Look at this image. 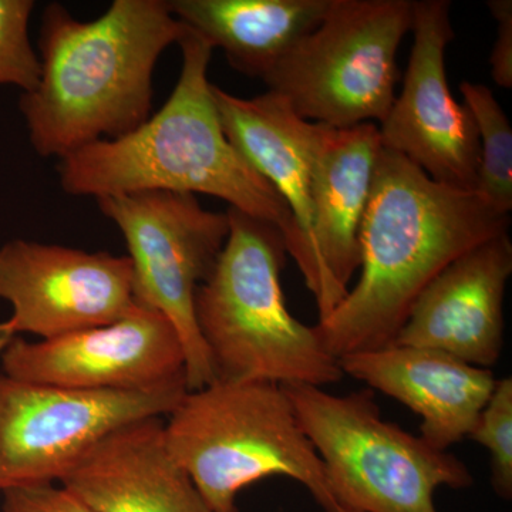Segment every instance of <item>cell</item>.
<instances>
[{
  "instance_id": "obj_23",
  "label": "cell",
  "mask_w": 512,
  "mask_h": 512,
  "mask_svg": "<svg viewBox=\"0 0 512 512\" xmlns=\"http://www.w3.org/2000/svg\"><path fill=\"white\" fill-rule=\"evenodd\" d=\"M487 8L495 22V42L491 52V76L503 89L512 87V2L511 0H490Z\"/></svg>"
},
{
  "instance_id": "obj_3",
  "label": "cell",
  "mask_w": 512,
  "mask_h": 512,
  "mask_svg": "<svg viewBox=\"0 0 512 512\" xmlns=\"http://www.w3.org/2000/svg\"><path fill=\"white\" fill-rule=\"evenodd\" d=\"M178 45L183 66L164 106L126 136L62 158L63 191L96 200L143 191L211 195L275 225L292 256L298 238L288 205L225 136L208 80L214 49L188 28Z\"/></svg>"
},
{
  "instance_id": "obj_11",
  "label": "cell",
  "mask_w": 512,
  "mask_h": 512,
  "mask_svg": "<svg viewBox=\"0 0 512 512\" xmlns=\"http://www.w3.org/2000/svg\"><path fill=\"white\" fill-rule=\"evenodd\" d=\"M450 10L448 0L412 3V53L402 93L380 124V143L436 183L476 191V123L467 107L454 100L447 83L446 49L454 39Z\"/></svg>"
},
{
  "instance_id": "obj_12",
  "label": "cell",
  "mask_w": 512,
  "mask_h": 512,
  "mask_svg": "<svg viewBox=\"0 0 512 512\" xmlns=\"http://www.w3.org/2000/svg\"><path fill=\"white\" fill-rule=\"evenodd\" d=\"M2 367L12 379L64 389L147 392L187 386L177 330L163 315L140 305L99 328L39 342L13 338L3 349Z\"/></svg>"
},
{
  "instance_id": "obj_4",
  "label": "cell",
  "mask_w": 512,
  "mask_h": 512,
  "mask_svg": "<svg viewBox=\"0 0 512 512\" xmlns=\"http://www.w3.org/2000/svg\"><path fill=\"white\" fill-rule=\"evenodd\" d=\"M227 241L195 292L194 312L215 380L325 387L345 377L315 326L289 312L282 291L284 235L271 222L227 211Z\"/></svg>"
},
{
  "instance_id": "obj_7",
  "label": "cell",
  "mask_w": 512,
  "mask_h": 512,
  "mask_svg": "<svg viewBox=\"0 0 512 512\" xmlns=\"http://www.w3.org/2000/svg\"><path fill=\"white\" fill-rule=\"evenodd\" d=\"M412 0H332L329 12L264 82L303 120L335 128L380 124L396 99L397 52Z\"/></svg>"
},
{
  "instance_id": "obj_9",
  "label": "cell",
  "mask_w": 512,
  "mask_h": 512,
  "mask_svg": "<svg viewBox=\"0 0 512 512\" xmlns=\"http://www.w3.org/2000/svg\"><path fill=\"white\" fill-rule=\"evenodd\" d=\"M185 384L147 392L77 390L0 375V494L57 484L111 431L168 416Z\"/></svg>"
},
{
  "instance_id": "obj_13",
  "label": "cell",
  "mask_w": 512,
  "mask_h": 512,
  "mask_svg": "<svg viewBox=\"0 0 512 512\" xmlns=\"http://www.w3.org/2000/svg\"><path fill=\"white\" fill-rule=\"evenodd\" d=\"M229 143L288 205L295 224L293 261L315 296L319 322L345 298L320 259L312 222V153L316 123L303 120L281 96L266 92L242 99L212 86Z\"/></svg>"
},
{
  "instance_id": "obj_14",
  "label": "cell",
  "mask_w": 512,
  "mask_h": 512,
  "mask_svg": "<svg viewBox=\"0 0 512 512\" xmlns=\"http://www.w3.org/2000/svg\"><path fill=\"white\" fill-rule=\"evenodd\" d=\"M512 274L510 235L461 255L419 296L393 345L439 350L491 369L504 348V301Z\"/></svg>"
},
{
  "instance_id": "obj_24",
  "label": "cell",
  "mask_w": 512,
  "mask_h": 512,
  "mask_svg": "<svg viewBox=\"0 0 512 512\" xmlns=\"http://www.w3.org/2000/svg\"><path fill=\"white\" fill-rule=\"evenodd\" d=\"M10 340H12V338H9V336L5 335V333L2 332V329H0V352H3V349L8 346Z\"/></svg>"
},
{
  "instance_id": "obj_19",
  "label": "cell",
  "mask_w": 512,
  "mask_h": 512,
  "mask_svg": "<svg viewBox=\"0 0 512 512\" xmlns=\"http://www.w3.org/2000/svg\"><path fill=\"white\" fill-rule=\"evenodd\" d=\"M464 106L476 123L480 141V168L476 192L493 210H512V128L503 107L485 84H460Z\"/></svg>"
},
{
  "instance_id": "obj_8",
  "label": "cell",
  "mask_w": 512,
  "mask_h": 512,
  "mask_svg": "<svg viewBox=\"0 0 512 512\" xmlns=\"http://www.w3.org/2000/svg\"><path fill=\"white\" fill-rule=\"evenodd\" d=\"M97 204L126 239L138 305L170 320L180 336L188 392L215 382L194 299L227 241V212L205 210L195 195L170 191L111 195Z\"/></svg>"
},
{
  "instance_id": "obj_18",
  "label": "cell",
  "mask_w": 512,
  "mask_h": 512,
  "mask_svg": "<svg viewBox=\"0 0 512 512\" xmlns=\"http://www.w3.org/2000/svg\"><path fill=\"white\" fill-rule=\"evenodd\" d=\"M171 12L220 47L239 73L264 80L329 12L332 0H171Z\"/></svg>"
},
{
  "instance_id": "obj_10",
  "label": "cell",
  "mask_w": 512,
  "mask_h": 512,
  "mask_svg": "<svg viewBox=\"0 0 512 512\" xmlns=\"http://www.w3.org/2000/svg\"><path fill=\"white\" fill-rule=\"evenodd\" d=\"M133 281L128 256L13 239L0 248V299L12 306L0 329L50 340L110 325L136 311Z\"/></svg>"
},
{
  "instance_id": "obj_20",
  "label": "cell",
  "mask_w": 512,
  "mask_h": 512,
  "mask_svg": "<svg viewBox=\"0 0 512 512\" xmlns=\"http://www.w3.org/2000/svg\"><path fill=\"white\" fill-rule=\"evenodd\" d=\"M468 439L490 453L491 485L498 497H512V379H498Z\"/></svg>"
},
{
  "instance_id": "obj_1",
  "label": "cell",
  "mask_w": 512,
  "mask_h": 512,
  "mask_svg": "<svg viewBox=\"0 0 512 512\" xmlns=\"http://www.w3.org/2000/svg\"><path fill=\"white\" fill-rule=\"evenodd\" d=\"M510 224L476 191L436 183L382 148L360 227L359 281L315 326L323 348L339 360L393 345L424 289Z\"/></svg>"
},
{
  "instance_id": "obj_22",
  "label": "cell",
  "mask_w": 512,
  "mask_h": 512,
  "mask_svg": "<svg viewBox=\"0 0 512 512\" xmlns=\"http://www.w3.org/2000/svg\"><path fill=\"white\" fill-rule=\"evenodd\" d=\"M2 497L0 512H94L62 484L9 488Z\"/></svg>"
},
{
  "instance_id": "obj_15",
  "label": "cell",
  "mask_w": 512,
  "mask_h": 512,
  "mask_svg": "<svg viewBox=\"0 0 512 512\" xmlns=\"http://www.w3.org/2000/svg\"><path fill=\"white\" fill-rule=\"evenodd\" d=\"M339 363L345 375L416 413L421 439L440 451L468 439L498 380L491 369L412 346L353 353Z\"/></svg>"
},
{
  "instance_id": "obj_17",
  "label": "cell",
  "mask_w": 512,
  "mask_h": 512,
  "mask_svg": "<svg viewBox=\"0 0 512 512\" xmlns=\"http://www.w3.org/2000/svg\"><path fill=\"white\" fill-rule=\"evenodd\" d=\"M380 143L379 127L335 128L316 123L312 153L313 234L325 271L343 296L360 266L359 234Z\"/></svg>"
},
{
  "instance_id": "obj_2",
  "label": "cell",
  "mask_w": 512,
  "mask_h": 512,
  "mask_svg": "<svg viewBox=\"0 0 512 512\" xmlns=\"http://www.w3.org/2000/svg\"><path fill=\"white\" fill-rule=\"evenodd\" d=\"M42 18V74L19 103L40 157L62 160L150 119L158 59L187 30L168 2L114 0L92 22L50 3Z\"/></svg>"
},
{
  "instance_id": "obj_21",
  "label": "cell",
  "mask_w": 512,
  "mask_h": 512,
  "mask_svg": "<svg viewBox=\"0 0 512 512\" xmlns=\"http://www.w3.org/2000/svg\"><path fill=\"white\" fill-rule=\"evenodd\" d=\"M33 0H0V86L32 92L42 74V64L30 43L29 22Z\"/></svg>"
},
{
  "instance_id": "obj_16",
  "label": "cell",
  "mask_w": 512,
  "mask_h": 512,
  "mask_svg": "<svg viewBox=\"0 0 512 512\" xmlns=\"http://www.w3.org/2000/svg\"><path fill=\"white\" fill-rule=\"evenodd\" d=\"M60 484L94 512H212L168 451L161 417L111 431Z\"/></svg>"
},
{
  "instance_id": "obj_6",
  "label": "cell",
  "mask_w": 512,
  "mask_h": 512,
  "mask_svg": "<svg viewBox=\"0 0 512 512\" xmlns=\"http://www.w3.org/2000/svg\"><path fill=\"white\" fill-rule=\"evenodd\" d=\"M282 387L322 460L338 507L439 512L433 500L437 488L464 490L474 484L460 458L384 420L372 390L339 396L305 384Z\"/></svg>"
},
{
  "instance_id": "obj_5",
  "label": "cell",
  "mask_w": 512,
  "mask_h": 512,
  "mask_svg": "<svg viewBox=\"0 0 512 512\" xmlns=\"http://www.w3.org/2000/svg\"><path fill=\"white\" fill-rule=\"evenodd\" d=\"M164 434L212 512H238V494L269 477L298 481L323 511L338 512L322 460L279 384L215 380L185 394Z\"/></svg>"
},
{
  "instance_id": "obj_25",
  "label": "cell",
  "mask_w": 512,
  "mask_h": 512,
  "mask_svg": "<svg viewBox=\"0 0 512 512\" xmlns=\"http://www.w3.org/2000/svg\"><path fill=\"white\" fill-rule=\"evenodd\" d=\"M338 512H359V511L350 510V508H346V507H338Z\"/></svg>"
}]
</instances>
